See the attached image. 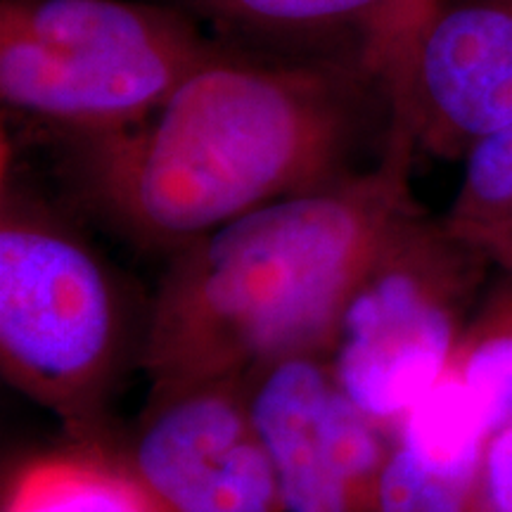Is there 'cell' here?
Listing matches in <instances>:
<instances>
[{
	"mask_svg": "<svg viewBox=\"0 0 512 512\" xmlns=\"http://www.w3.org/2000/svg\"><path fill=\"white\" fill-rule=\"evenodd\" d=\"M377 76L216 41L140 124L64 138L81 197L147 247L181 249L261 204L349 174Z\"/></svg>",
	"mask_w": 512,
	"mask_h": 512,
	"instance_id": "cell-1",
	"label": "cell"
},
{
	"mask_svg": "<svg viewBox=\"0 0 512 512\" xmlns=\"http://www.w3.org/2000/svg\"><path fill=\"white\" fill-rule=\"evenodd\" d=\"M415 152L411 131L389 119L375 166L261 204L176 249L147 323L152 392L245 382L275 358L320 354L351 285L420 207Z\"/></svg>",
	"mask_w": 512,
	"mask_h": 512,
	"instance_id": "cell-2",
	"label": "cell"
},
{
	"mask_svg": "<svg viewBox=\"0 0 512 512\" xmlns=\"http://www.w3.org/2000/svg\"><path fill=\"white\" fill-rule=\"evenodd\" d=\"M216 41L178 5L136 0H3L0 100L62 138L140 124Z\"/></svg>",
	"mask_w": 512,
	"mask_h": 512,
	"instance_id": "cell-3",
	"label": "cell"
},
{
	"mask_svg": "<svg viewBox=\"0 0 512 512\" xmlns=\"http://www.w3.org/2000/svg\"><path fill=\"white\" fill-rule=\"evenodd\" d=\"M489 266V256L418 207L351 285L320 356L382 430L392 432L446 373Z\"/></svg>",
	"mask_w": 512,
	"mask_h": 512,
	"instance_id": "cell-4",
	"label": "cell"
},
{
	"mask_svg": "<svg viewBox=\"0 0 512 512\" xmlns=\"http://www.w3.org/2000/svg\"><path fill=\"white\" fill-rule=\"evenodd\" d=\"M117 347V302L98 259L5 181L0 361L8 382L86 437Z\"/></svg>",
	"mask_w": 512,
	"mask_h": 512,
	"instance_id": "cell-5",
	"label": "cell"
},
{
	"mask_svg": "<svg viewBox=\"0 0 512 512\" xmlns=\"http://www.w3.org/2000/svg\"><path fill=\"white\" fill-rule=\"evenodd\" d=\"M245 394L287 512H377L392 432L342 392L323 356L275 358L247 377Z\"/></svg>",
	"mask_w": 512,
	"mask_h": 512,
	"instance_id": "cell-6",
	"label": "cell"
},
{
	"mask_svg": "<svg viewBox=\"0 0 512 512\" xmlns=\"http://www.w3.org/2000/svg\"><path fill=\"white\" fill-rule=\"evenodd\" d=\"M384 93L418 152L465 159L512 124V0H439Z\"/></svg>",
	"mask_w": 512,
	"mask_h": 512,
	"instance_id": "cell-7",
	"label": "cell"
},
{
	"mask_svg": "<svg viewBox=\"0 0 512 512\" xmlns=\"http://www.w3.org/2000/svg\"><path fill=\"white\" fill-rule=\"evenodd\" d=\"M126 465L162 512H287L245 382L152 392Z\"/></svg>",
	"mask_w": 512,
	"mask_h": 512,
	"instance_id": "cell-8",
	"label": "cell"
},
{
	"mask_svg": "<svg viewBox=\"0 0 512 512\" xmlns=\"http://www.w3.org/2000/svg\"><path fill=\"white\" fill-rule=\"evenodd\" d=\"M178 8L235 48L344 64L382 83L413 36V0H178Z\"/></svg>",
	"mask_w": 512,
	"mask_h": 512,
	"instance_id": "cell-9",
	"label": "cell"
},
{
	"mask_svg": "<svg viewBox=\"0 0 512 512\" xmlns=\"http://www.w3.org/2000/svg\"><path fill=\"white\" fill-rule=\"evenodd\" d=\"M3 512H162L126 463L100 453H60L22 465L5 486Z\"/></svg>",
	"mask_w": 512,
	"mask_h": 512,
	"instance_id": "cell-10",
	"label": "cell"
},
{
	"mask_svg": "<svg viewBox=\"0 0 512 512\" xmlns=\"http://www.w3.org/2000/svg\"><path fill=\"white\" fill-rule=\"evenodd\" d=\"M484 451L392 434L377 482V512H470Z\"/></svg>",
	"mask_w": 512,
	"mask_h": 512,
	"instance_id": "cell-11",
	"label": "cell"
},
{
	"mask_svg": "<svg viewBox=\"0 0 512 512\" xmlns=\"http://www.w3.org/2000/svg\"><path fill=\"white\" fill-rule=\"evenodd\" d=\"M444 223L494 266L512 254V124L467 152L463 181Z\"/></svg>",
	"mask_w": 512,
	"mask_h": 512,
	"instance_id": "cell-12",
	"label": "cell"
},
{
	"mask_svg": "<svg viewBox=\"0 0 512 512\" xmlns=\"http://www.w3.org/2000/svg\"><path fill=\"white\" fill-rule=\"evenodd\" d=\"M448 370L479 403L491 434L512 425V278L472 313Z\"/></svg>",
	"mask_w": 512,
	"mask_h": 512,
	"instance_id": "cell-13",
	"label": "cell"
},
{
	"mask_svg": "<svg viewBox=\"0 0 512 512\" xmlns=\"http://www.w3.org/2000/svg\"><path fill=\"white\" fill-rule=\"evenodd\" d=\"M470 512H512V425L491 434L484 448Z\"/></svg>",
	"mask_w": 512,
	"mask_h": 512,
	"instance_id": "cell-14",
	"label": "cell"
},
{
	"mask_svg": "<svg viewBox=\"0 0 512 512\" xmlns=\"http://www.w3.org/2000/svg\"><path fill=\"white\" fill-rule=\"evenodd\" d=\"M439 0H413V36H411V43L415 41V36H418V31L422 29V24L427 22V17L432 15V10L437 8ZM411 48V46H408Z\"/></svg>",
	"mask_w": 512,
	"mask_h": 512,
	"instance_id": "cell-15",
	"label": "cell"
},
{
	"mask_svg": "<svg viewBox=\"0 0 512 512\" xmlns=\"http://www.w3.org/2000/svg\"><path fill=\"white\" fill-rule=\"evenodd\" d=\"M498 268H503V271L508 273V278H512V254L508 256V259H503L501 264H498Z\"/></svg>",
	"mask_w": 512,
	"mask_h": 512,
	"instance_id": "cell-16",
	"label": "cell"
}]
</instances>
